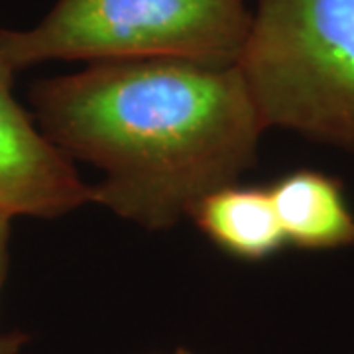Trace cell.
<instances>
[{
	"label": "cell",
	"instance_id": "1",
	"mask_svg": "<svg viewBox=\"0 0 354 354\" xmlns=\"http://www.w3.org/2000/svg\"><path fill=\"white\" fill-rule=\"evenodd\" d=\"M30 101L50 144L104 174L93 203L150 230L239 183L266 130L236 65L91 64L34 83Z\"/></svg>",
	"mask_w": 354,
	"mask_h": 354
},
{
	"label": "cell",
	"instance_id": "2",
	"mask_svg": "<svg viewBox=\"0 0 354 354\" xmlns=\"http://www.w3.org/2000/svg\"><path fill=\"white\" fill-rule=\"evenodd\" d=\"M236 67L266 128L354 152V0H256Z\"/></svg>",
	"mask_w": 354,
	"mask_h": 354
},
{
	"label": "cell",
	"instance_id": "3",
	"mask_svg": "<svg viewBox=\"0 0 354 354\" xmlns=\"http://www.w3.org/2000/svg\"><path fill=\"white\" fill-rule=\"evenodd\" d=\"M250 18L246 0H57L34 28L0 30V62L12 71L134 59L232 67Z\"/></svg>",
	"mask_w": 354,
	"mask_h": 354
},
{
	"label": "cell",
	"instance_id": "4",
	"mask_svg": "<svg viewBox=\"0 0 354 354\" xmlns=\"http://www.w3.org/2000/svg\"><path fill=\"white\" fill-rule=\"evenodd\" d=\"M14 73L0 62V213L57 218L93 203V189L16 101Z\"/></svg>",
	"mask_w": 354,
	"mask_h": 354
},
{
	"label": "cell",
	"instance_id": "5",
	"mask_svg": "<svg viewBox=\"0 0 354 354\" xmlns=\"http://www.w3.org/2000/svg\"><path fill=\"white\" fill-rule=\"evenodd\" d=\"M270 189L288 244L301 250H333L354 244V215L341 181L313 169H297Z\"/></svg>",
	"mask_w": 354,
	"mask_h": 354
},
{
	"label": "cell",
	"instance_id": "6",
	"mask_svg": "<svg viewBox=\"0 0 354 354\" xmlns=\"http://www.w3.org/2000/svg\"><path fill=\"white\" fill-rule=\"evenodd\" d=\"M189 216L216 248L239 260H266L288 244L270 189L264 187H221L205 195Z\"/></svg>",
	"mask_w": 354,
	"mask_h": 354
},
{
	"label": "cell",
	"instance_id": "7",
	"mask_svg": "<svg viewBox=\"0 0 354 354\" xmlns=\"http://www.w3.org/2000/svg\"><path fill=\"white\" fill-rule=\"evenodd\" d=\"M10 225L12 216H6L0 213V293L6 281L8 274V260H10Z\"/></svg>",
	"mask_w": 354,
	"mask_h": 354
},
{
	"label": "cell",
	"instance_id": "8",
	"mask_svg": "<svg viewBox=\"0 0 354 354\" xmlns=\"http://www.w3.org/2000/svg\"><path fill=\"white\" fill-rule=\"evenodd\" d=\"M26 341H28L26 335L20 330L0 335V354H20Z\"/></svg>",
	"mask_w": 354,
	"mask_h": 354
},
{
	"label": "cell",
	"instance_id": "9",
	"mask_svg": "<svg viewBox=\"0 0 354 354\" xmlns=\"http://www.w3.org/2000/svg\"><path fill=\"white\" fill-rule=\"evenodd\" d=\"M171 354H193V353H189V351H185V348H177V351H174V353Z\"/></svg>",
	"mask_w": 354,
	"mask_h": 354
}]
</instances>
